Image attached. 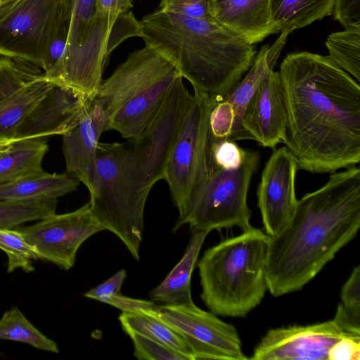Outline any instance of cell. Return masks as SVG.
I'll return each mask as SVG.
<instances>
[{
  "instance_id": "cell-23",
  "label": "cell",
  "mask_w": 360,
  "mask_h": 360,
  "mask_svg": "<svg viewBox=\"0 0 360 360\" xmlns=\"http://www.w3.org/2000/svg\"><path fill=\"white\" fill-rule=\"evenodd\" d=\"M79 181L69 174H49L41 170L0 184V200L42 201L58 198L77 190Z\"/></svg>"
},
{
  "instance_id": "cell-32",
  "label": "cell",
  "mask_w": 360,
  "mask_h": 360,
  "mask_svg": "<svg viewBox=\"0 0 360 360\" xmlns=\"http://www.w3.org/2000/svg\"><path fill=\"white\" fill-rule=\"evenodd\" d=\"M134 345V355L140 360H191V359L167 345L138 333L128 335Z\"/></svg>"
},
{
  "instance_id": "cell-6",
  "label": "cell",
  "mask_w": 360,
  "mask_h": 360,
  "mask_svg": "<svg viewBox=\"0 0 360 360\" xmlns=\"http://www.w3.org/2000/svg\"><path fill=\"white\" fill-rule=\"evenodd\" d=\"M259 162L258 152L245 150L238 167L224 169L210 160L207 151L186 209L179 217L173 232L184 224H188L191 231L207 233L233 226L243 231L252 228L248 192Z\"/></svg>"
},
{
  "instance_id": "cell-22",
  "label": "cell",
  "mask_w": 360,
  "mask_h": 360,
  "mask_svg": "<svg viewBox=\"0 0 360 360\" xmlns=\"http://www.w3.org/2000/svg\"><path fill=\"white\" fill-rule=\"evenodd\" d=\"M180 77L179 70H175L149 85L113 115L108 131L115 130L127 140L137 138L156 114L168 91Z\"/></svg>"
},
{
  "instance_id": "cell-33",
  "label": "cell",
  "mask_w": 360,
  "mask_h": 360,
  "mask_svg": "<svg viewBox=\"0 0 360 360\" xmlns=\"http://www.w3.org/2000/svg\"><path fill=\"white\" fill-rule=\"evenodd\" d=\"M245 150L231 140L207 139V155L217 167L224 169H234L243 162Z\"/></svg>"
},
{
  "instance_id": "cell-39",
  "label": "cell",
  "mask_w": 360,
  "mask_h": 360,
  "mask_svg": "<svg viewBox=\"0 0 360 360\" xmlns=\"http://www.w3.org/2000/svg\"><path fill=\"white\" fill-rule=\"evenodd\" d=\"M333 13L345 27L360 22V0H335Z\"/></svg>"
},
{
  "instance_id": "cell-42",
  "label": "cell",
  "mask_w": 360,
  "mask_h": 360,
  "mask_svg": "<svg viewBox=\"0 0 360 360\" xmlns=\"http://www.w3.org/2000/svg\"><path fill=\"white\" fill-rule=\"evenodd\" d=\"M4 1V0H0V1Z\"/></svg>"
},
{
  "instance_id": "cell-1",
  "label": "cell",
  "mask_w": 360,
  "mask_h": 360,
  "mask_svg": "<svg viewBox=\"0 0 360 360\" xmlns=\"http://www.w3.org/2000/svg\"><path fill=\"white\" fill-rule=\"evenodd\" d=\"M287 120L282 143L298 169L335 172L360 161L359 83L328 56L288 54L279 70Z\"/></svg>"
},
{
  "instance_id": "cell-15",
  "label": "cell",
  "mask_w": 360,
  "mask_h": 360,
  "mask_svg": "<svg viewBox=\"0 0 360 360\" xmlns=\"http://www.w3.org/2000/svg\"><path fill=\"white\" fill-rule=\"evenodd\" d=\"M297 169L295 158L283 146L274 150L262 171L257 205L269 237L278 235L293 215L297 202L295 188Z\"/></svg>"
},
{
  "instance_id": "cell-14",
  "label": "cell",
  "mask_w": 360,
  "mask_h": 360,
  "mask_svg": "<svg viewBox=\"0 0 360 360\" xmlns=\"http://www.w3.org/2000/svg\"><path fill=\"white\" fill-rule=\"evenodd\" d=\"M289 33L283 32L269 46H263L255 58L247 75L212 109L209 118L211 140L250 139L242 127L245 110L256 89L271 71L286 42Z\"/></svg>"
},
{
  "instance_id": "cell-12",
  "label": "cell",
  "mask_w": 360,
  "mask_h": 360,
  "mask_svg": "<svg viewBox=\"0 0 360 360\" xmlns=\"http://www.w3.org/2000/svg\"><path fill=\"white\" fill-rule=\"evenodd\" d=\"M36 250L39 259L69 270L81 245L103 228L94 217L89 202L77 210L53 214L27 226L18 229Z\"/></svg>"
},
{
  "instance_id": "cell-5",
  "label": "cell",
  "mask_w": 360,
  "mask_h": 360,
  "mask_svg": "<svg viewBox=\"0 0 360 360\" xmlns=\"http://www.w3.org/2000/svg\"><path fill=\"white\" fill-rule=\"evenodd\" d=\"M60 4L69 25L67 44L59 63L43 75L53 84L93 97L109 56L132 37L99 16L96 0H60Z\"/></svg>"
},
{
  "instance_id": "cell-4",
  "label": "cell",
  "mask_w": 360,
  "mask_h": 360,
  "mask_svg": "<svg viewBox=\"0 0 360 360\" xmlns=\"http://www.w3.org/2000/svg\"><path fill=\"white\" fill-rule=\"evenodd\" d=\"M269 236L252 227L210 248L198 263L200 297L216 315L243 317L267 289Z\"/></svg>"
},
{
  "instance_id": "cell-40",
  "label": "cell",
  "mask_w": 360,
  "mask_h": 360,
  "mask_svg": "<svg viewBox=\"0 0 360 360\" xmlns=\"http://www.w3.org/2000/svg\"><path fill=\"white\" fill-rule=\"evenodd\" d=\"M340 298L342 304L360 308V265L354 267L342 287Z\"/></svg>"
},
{
  "instance_id": "cell-9",
  "label": "cell",
  "mask_w": 360,
  "mask_h": 360,
  "mask_svg": "<svg viewBox=\"0 0 360 360\" xmlns=\"http://www.w3.org/2000/svg\"><path fill=\"white\" fill-rule=\"evenodd\" d=\"M60 0L0 1V56L43 68Z\"/></svg>"
},
{
  "instance_id": "cell-7",
  "label": "cell",
  "mask_w": 360,
  "mask_h": 360,
  "mask_svg": "<svg viewBox=\"0 0 360 360\" xmlns=\"http://www.w3.org/2000/svg\"><path fill=\"white\" fill-rule=\"evenodd\" d=\"M122 143H100L90 193V209L104 230L110 231L139 260L146 198L127 177L122 162Z\"/></svg>"
},
{
  "instance_id": "cell-30",
  "label": "cell",
  "mask_w": 360,
  "mask_h": 360,
  "mask_svg": "<svg viewBox=\"0 0 360 360\" xmlns=\"http://www.w3.org/2000/svg\"><path fill=\"white\" fill-rule=\"evenodd\" d=\"M57 200L10 201L0 200V228L13 229L25 222L40 220L56 211Z\"/></svg>"
},
{
  "instance_id": "cell-37",
  "label": "cell",
  "mask_w": 360,
  "mask_h": 360,
  "mask_svg": "<svg viewBox=\"0 0 360 360\" xmlns=\"http://www.w3.org/2000/svg\"><path fill=\"white\" fill-rule=\"evenodd\" d=\"M333 321L345 333L360 336V308L338 304Z\"/></svg>"
},
{
  "instance_id": "cell-21",
  "label": "cell",
  "mask_w": 360,
  "mask_h": 360,
  "mask_svg": "<svg viewBox=\"0 0 360 360\" xmlns=\"http://www.w3.org/2000/svg\"><path fill=\"white\" fill-rule=\"evenodd\" d=\"M210 13L214 22L251 45L278 33L269 0H210Z\"/></svg>"
},
{
  "instance_id": "cell-19",
  "label": "cell",
  "mask_w": 360,
  "mask_h": 360,
  "mask_svg": "<svg viewBox=\"0 0 360 360\" xmlns=\"http://www.w3.org/2000/svg\"><path fill=\"white\" fill-rule=\"evenodd\" d=\"M287 120L286 105L278 72L271 70L249 101L241 125L250 139L274 149L282 141Z\"/></svg>"
},
{
  "instance_id": "cell-31",
  "label": "cell",
  "mask_w": 360,
  "mask_h": 360,
  "mask_svg": "<svg viewBox=\"0 0 360 360\" xmlns=\"http://www.w3.org/2000/svg\"><path fill=\"white\" fill-rule=\"evenodd\" d=\"M0 249L8 256V272L18 268L27 273L34 270L32 260L39 259L37 251L18 229L0 228Z\"/></svg>"
},
{
  "instance_id": "cell-38",
  "label": "cell",
  "mask_w": 360,
  "mask_h": 360,
  "mask_svg": "<svg viewBox=\"0 0 360 360\" xmlns=\"http://www.w3.org/2000/svg\"><path fill=\"white\" fill-rule=\"evenodd\" d=\"M126 277V271L120 269L103 283L86 292L84 295L87 298L99 301L103 297L121 292V288Z\"/></svg>"
},
{
  "instance_id": "cell-41",
  "label": "cell",
  "mask_w": 360,
  "mask_h": 360,
  "mask_svg": "<svg viewBox=\"0 0 360 360\" xmlns=\"http://www.w3.org/2000/svg\"><path fill=\"white\" fill-rule=\"evenodd\" d=\"M15 141H0V151L4 150Z\"/></svg>"
},
{
  "instance_id": "cell-29",
  "label": "cell",
  "mask_w": 360,
  "mask_h": 360,
  "mask_svg": "<svg viewBox=\"0 0 360 360\" xmlns=\"http://www.w3.org/2000/svg\"><path fill=\"white\" fill-rule=\"evenodd\" d=\"M0 340L21 342L44 351L59 352L56 342L37 330L17 307L6 311L0 319Z\"/></svg>"
},
{
  "instance_id": "cell-10",
  "label": "cell",
  "mask_w": 360,
  "mask_h": 360,
  "mask_svg": "<svg viewBox=\"0 0 360 360\" xmlns=\"http://www.w3.org/2000/svg\"><path fill=\"white\" fill-rule=\"evenodd\" d=\"M216 103L214 99L194 91L169 156L164 179L179 217L184 213L195 184L207 149L210 114Z\"/></svg>"
},
{
  "instance_id": "cell-2",
  "label": "cell",
  "mask_w": 360,
  "mask_h": 360,
  "mask_svg": "<svg viewBox=\"0 0 360 360\" xmlns=\"http://www.w3.org/2000/svg\"><path fill=\"white\" fill-rule=\"evenodd\" d=\"M360 228V169L333 172L318 190L297 200L290 221L269 237L267 289L274 297L301 290Z\"/></svg>"
},
{
  "instance_id": "cell-20",
  "label": "cell",
  "mask_w": 360,
  "mask_h": 360,
  "mask_svg": "<svg viewBox=\"0 0 360 360\" xmlns=\"http://www.w3.org/2000/svg\"><path fill=\"white\" fill-rule=\"evenodd\" d=\"M109 120L93 98L80 121L63 135L66 172L91 190L95 173L96 150Z\"/></svg>"
},
{
  "instance_id": "cell-11",
  "label": "cell",
  "mask_w": 360,
  "mask_h": 360,
  "mask_svg": "<svg viewBox=\"0 0 360 360\" xmlns=\"http://www.w3.org/2000/svg\"><path fill=\"white\" fill-rule=\"evenodd\" d=\"M165 323L187 343L193 360H245L236 328L219 319L212 311L194 303L186 305H158L151 314Z\"/></svg>"
},
{
  "instance_id": "cell-34",
  "label": "cell",
  "mask_w": 360,
  "mask_h": 360,
  "mask_svg": "<svg viewBox=\"0 0 360 360\" xmlns=\"http://www.w3.org/2000/svg\"><path fill=\"white\" fill-rule=\"evenodd\" d=\"M210 0H161L159 9L186 18L212 20Z\"/></svg>"
},
{
  "instance_id": "cell-28",
  "label": "cell",
  "mask_w": 360,
  "mask_h": 360,
  "mask_svg": "<svg viewBox=\"0 0 360 360\" xmlns=\"http://www.w3.org/2000/svg\"><path fill=\"white\" fill-rule=\"evenodd\" d=\"M330 60L360 82V22L331 33L326 41Z\"/></svg>"
},
{
  "instance_id": "cell-3",
  "label": "cell",
  "mask_w": 360,
  "mask_h": 360,
  "mask_svg": "<svg viewBox=\"0 0 360 360\" xmlns=\"http://www.w3.org/2000/svg\"><path fill=\"white\" fill-rule=\"evenodd\" d=\"M141 37L198 91L220 102L251 67L256 51L213 20L156 10L140 21Z\"/></svg>"
},
{
  "instance_id": "cell-26",
  "label": "cell",
  "mask_w": 360,
  "mask_h": 360,
  "mask_svg": "<svg viewBox=\"0 0 360 360\" xmlns=\"http://www.w3.org/2000/svg\"><path fill=\"white\" fill-rule=\"evenodd\" d=\"M49 150L41 139L16 141L0 151V184L42 170V160Z\"/></svg>"
},
{
  "instance_id": "cell-8",
  "label": "cell",
  "mask_w": 360,
  "mask_h": 360,
  "mask_svg": "<svg viewBox=\"0 0 360 360\" xmlns=\"http://www.w3.org/2000/svg\"><path fill=\"white\" fill-rule=\"evenodd\" d=\"M193 98L179 77L140 135L123 143V162L133 182L149 194L164 179L172 148Z\"/></svg>"
},
{
  "instance_id": "cell-36",
  "label": "cell",
  "mask_w": 360,
  "mask_h": 360,
  "mask_svg": "<svg viewBox=\"0 0 360 360\" xmlns=\"http://www.w3.org/2000/svg\"><path fill=\"white\" fill-rule=\"evenodd\" d=\"M360 336H348L339 340L328 350V360H359Z\"/></svg>"
},
{
  "instance_id": "cell-35",
  "label": "cell",
  "mask_w": 360,
  "mask_h": 360,
  "mask_svg": "<svg viewBox=\"0 0 360 360\" xmlns=\"http://www.w3.org/2000/svg\"><path fill=\"white\" fill-rule=\"evenodd\" d=\"M99 301L129 313L150 314L155 311L158 307L153 301L131 298L123 295L122 292L103 297Z\"/></svg>"
},
{
  "instance_id": "cell-16",
  "label": "cell",
  "mask_w": 360,
  "mask_h": 360,
  "mask_svg": "<svg viewBox=\"0 0 360 360\" xmlns=\"http://www.w3.org/2000/svg\"><path fill=\"white\" fill-rule=\"evenodd\" d=\"M348 336L357 335L345 333L333 320L309 326L272 328L261 339L250 359H328L331 346Z\"/></svg>"
},
{
  "instance_id": "cell-27",
  "label": "cell",
  "mask_w": 360,
  "mask_h": 360,
  "mask_svg": "<svg viewBox=\"0 0 360 360\" xmlns=\"http://www.w3.org/2000/svg\"><path fill=\"white\" fill-rule=\"evenodd\" d=\"M118 319L127 334L138 333L167 345L193 360L191 348L173 329L154 315L122 311Z\"/></svg>"
},
{
  "instance_id": "cell-25",
  "label": "cell",
  "mask_w": 360,
  "mask_h": 360,
  "mask_svg": "<svg viewBox=\"0 0 360 360\" xmlns=\"http://www.w3.org/2000/svg\"><path fill=\"white\" fill-rule=\"evenodd\" d=\"M335 0H269L271 17L278 32L290 33L333 12Z\"/></svg>"
},
{
  "instance_id": "cell-24",
  "label": "cell",
  "mask_w": 360,
  "mask_h": 360,
  "mask_svg": "<svg viewBox=\"0 0 360 360\" xmlns=\"http://www.w3.org/2000/svg\"><path fill=\"white\" fill-rule=\"evenodd\" d=\"M186 251L174 269L162 283L152 290L149 297L165 305L193 304L191 281L203 242L208 234L192 231Z\"/></svg>"
},
{
  "instance_id": "cell-13",
  "label": "cell",
  "mask_w": 360,
  "mask_h": 360,
  "mask_svg": "<svg viewBox=\"0 0 360 360\" xmlns=\"http://www.w3.org/2000/svg\"><path fill=\"white\" fill-rule=\"evenodd\" d=\"M178 70L154 47L131 53L112 74L101 82L93 97L109 120L127 103L164 75Z\"/></svg>"
},
{
  "instance_id": "cell-17",
  "label": "cell",
  "mask_w": 360,
  "mask_h": 360,
  "mask_svg": "<svg viewBox=\"0 0 360 360\" xmlns=\"http://www.w3.org/2000/svg\"><path fill=\"white\" fill-rule=\"evenodd\" d=\"M53 84L43 73L25 72L0 56V141H15L19 124Z\"/></svg>"
},
{
  "instance_id": "cell-18",
  "label": "cell",
  "mask_w": 360,
  "mask_h": 360,
  "mask_svg": "<svg viewBox=\"0 0 360 360\" xmlns=\"http://www.w3.org/2000/svg\"><path fill=\"white\" fill-rule=\"evenodd\" d=\"M93 97L54 84L19 124L15 141L64 135L79 123Z\"/></svg>"
}]
</instances>
